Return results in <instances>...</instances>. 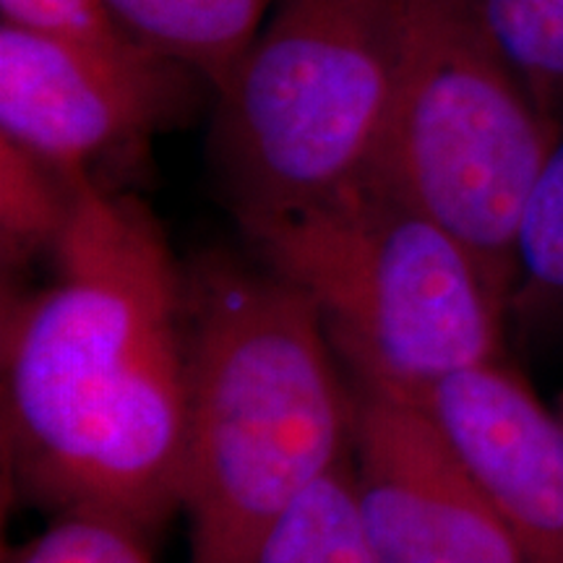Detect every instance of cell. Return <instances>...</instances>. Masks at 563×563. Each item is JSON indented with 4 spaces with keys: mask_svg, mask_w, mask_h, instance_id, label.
Listing matches in <instances>:
<instances>
[{
    "mask_svg": "<svg viewBox=\"0 0 563 563\" xmlns=\"http://www.w3.org/2000/svg\"><path fill=\"white\" fill-rule=\"evenodd\" d=\"M51 264L3 300L5 483L150 538L183 498L188 277L150 207L89 173Z\"/></svg>",
    "mask_w": 563,
    "mask_h": 563,
    "instance_id": "1",
    "label": "cell"
},
{
    "mask_svg": "<svg viewBox=\"0 0 563 563\" xmlns=\"http://www.w3.org/2000/svg\"><path fill=\"white\" fill-rule=\"evenodd\" d=\"M412 0H277L217 95L214 152L245 217L368 178L410 40Z\"/></svg>",
    "mask_w": 563,
    "mask_h": 563,
    "instance_id": "4",
    "label": "cell"
},
{
    "mask_svg": "<svg viewBox=\"0 0 563 563\" xmlns=\"http://www.w3.org/2000/svg\"><path fill=\"white\" fill-rule=\"evenodd\" d=\"M555 133L467 0H412L368 178L467 245L506 298L519 220Z\"/></svg>",
    "mask_w": 563,
    "mask_h": 563,
    "instance_id": "5",
    "label": "cell"
},
{
    "mask_svg": "<svg viewBox=\"0 0 563 563\" xmlns=\"http://www.w3.org/2000/svg\"><path fill=\"white\" fill-rule=\"evenodd\" d=\"M256 563H373L350 462L302 493L274 525Z\"/></svg>",
    "mask_w": 563,
    "mask_h": 563,
    "instance_id": "12",
    "label": "cell"
},
{
    "mask_svg": "<svg viewBox=\"0 0 563 563\" xmlns=\"http://www.w3.org/2000/svg\"><path fill=\"white\" fill-rule=\"evenodd\" d=\"M5 563H154L146 538L97 514H60Z\"/></svg>",
    "mask_w": 563,
    "mask_h": 563,
    "instance_id": "14",
    "label": "cell"
},
{
    "mask_svg": "<svg viewBox=\"0 0 563 563\" xmlns=\"http://www.w3.org/2000/svg\"><path fill=\"white\" fill-rule=\"evenodd\" d=\"M415 399L473 473L525 563H563V433L509 357L441 378Z\"/></svg>",
    "mask_w": 563,
    "mask_h": 563,
    "instance_id": "8",
    "label": "cell"
},
{
    "mask_svg": "<svg viewBox=\"0 0 563 563\" xmlns=\"http://www.w3.org/2000/svg\"><path fill=\"white\" fill-rule=\"evenodd\" d=\"M555 418H559V426H561V433H563V397L559 399V407H555Z\"/></svg>",
    "mask_w": 563,
    "mask_h": 563,
    "instance_id": "16",
    "label": "cell"
},
{
    "mask_svg": "<svg viewBox=\"0 0 563 563\" xmlns=\"http://www.w3.org/2000/svg\"><path fill=\"white\" fill-rule=\"evenodd\" d=\"M355 391L306 295L217 253L188 274L180 511L191 563H256L274 525L352 460Z\"/></svg>",
    "mask_w": 563,
    "mask_h": 563,
    "instance_id": "2",
    "label": "cell"
},
{
    "mask_svg": "<svg viewBox=\"0 0 563 563\" xmlns=\"http://www.w3.org/2000/svg\"><path fill=\"white\" fill-rule=\"evenodd\" d=\"M352 493L373 563H525L431 415L352 378Z\"/></svg>",
    "mask_w": 563,
    "mask_h": 563,
    "instance_id": "7",
    "label": "cell"
},
{
    "mask_svg": "<svg viewBox=\"0 0 563 563\" xmlns=\"http://www.w3.org/2000/svg\"><path fill=\"white\" fill-rule=\"evenodd\" d=\"M66 170L0 136V249L5 269L51 258L74 214L76 183Z\"/></svg>",
    "mask_w": 563,
    "mask_h": 563,
    "instance_id": "11",
    "label": "cell"
},
{
    "mask_svg": "<svg viewBox=\"0 0 563 563\" xmlns=\"http://www.w3.org/2000/svg\"><path fill=\"white\" fill-rule=\"evenodd\" d=\"M506 321L534 340H563V125L519 220Z\"/></svg>",
    "mask_w": 563,
    "mask_h": 563,
    "instance_id": "10",
    "label": "cell"
},
{
    "mask_svg": "<svg viewBox=\"0 0 563 563\" xmlns=\"http://www.w3.org/2000/svg\"><path fill=\"white\" fill-rule=\"evenodd\" d=\"M532 100L563 125V0H467Z\"/></svg>",
    "mask_w": 563,
    "mask_h": 563,
    "instance_id": "13",
    "label": "cell"
},
{
    "mask_svg": "<svg viewBox=\"0 0 563 563\" xmlns=\"http://www.w3.org/2000/svg\"><path fill=\"white\" fill-rule=\"evenodd\" d=\"M238 224L256 262L311 300L352 378L418 397L506 357V295L481 258L371 178Z\"/></svg>",
    "mask_w": 563,
    "mask_h": 563,
    "instance_id": "3",
    "label": "cell"
},
{
    "mask_svg": "<svg viewBox=\"0 0 563 563\" xmlns=\"http://www.w3.org/2000/svg\"><path fill=\"white\" fill-rule=\"evenodd\" d=\"M207 89L199 70L141 42L89 47L0 21V136L66 170L95 175L144 152Z\"/></svg>",
    "mask_w": 563,
    "mask_h": 563,
    "instance_id": "6",
    "label": "cell"
},
{
    "mask_svg": "<svg viewBox=\"0 0 563 563\" xmlns=\"http://www.w3.org/2000/svg\"><path fill=\"white\" fill-rule=\"evenodd\" d=\"M0 21L89 47H129L139 42L118 24L104 0H0Z\"/></svg>",
    "mask_w": 563,
    "mask_h": 563,
    "instance_id": "15",
    "label": "cell"
},
{
    "mask_svg": "<svg viewBox=\"0 0 563 563\" xmlns=\"http://www.w3.org/2000/svg\"><path fill=\"white\" fill-rule=\"evenodd\" d=\"M131 37L220 89L269 16L272 0H104Z\"/></svg>",
    "mask_w": 563,
    "mask_h": 563,
    "instance_id": "9",
    "label": "cell"
}]
</instances>
